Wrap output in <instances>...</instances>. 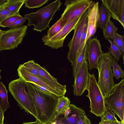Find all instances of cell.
Returning <instances> with one entry per match:
<instances>
[{
	"label": "cell",
	"mask_w": 124,
	"mask_h": 124,
	"mask_svg": "<svg viewBox=\"0 0 124 124\" xmlns=\"http://www.w3.org/2000/svg\"><path fill=\"white\" fill-rule=\"evenodd\" d=\"M26 90L35 106L36 119L42 124L49 122L56 115V106L60 97L43 91L30 83L26 82Z\"/></svg>",
	"instance_id": "obj_1"
},
{
	"label": "cell",
	"mask_w": 124,
	"mask_h": 124,
	"mask_svg": "<svg viewBox=\"0 0 124 124\" xmlns=\"http://www.w3.org/2000/svg\"><path fill=\"white\" fill-rule=\"evenodd\" d=\"M113 57L108 51L103 53L97 62L99 77L98 85L104 96L108 95L115 85L111 67Z\"/></svg>",
	"instance_id": "obj_2"
},
{
	"label": "cell",
	"mask_w": 124,
	"mask_h": 124,
	"mask_svg": "<svg viewBox=\"0 0 124 124\" xmlns=\"http://www.w3.org/2000/svg\"><path fill=\"white\" fill-rule=\"evenodd\" d=\"M62 3L56 0L35 12L25 14L24 17L28 20V26L34 25L33 29L40 32L49 27V24L54 14L59 9Z\"/></svg>",
	"instance_id": "obj_3"
},
{
	"label": "cell",
	"mask_w": 124,
	"mask_h": 124,
	"mask_svg": "<svg viewBox=\"0 0 124 124\" xmlns=\"http://www.w3.org/2000/svg\"><path fill=\"white\" fill-rule=\"evenodd\" d=\"M26 82L21 78L11 81L9 90L22 109L37 118L36 109L33 101L26 90Z\"/></svg>",
	"instance_id": "obj_4"
},
{
	"label": "cell",
	"mask_w": 124,
	"mask_h": 124,
	"mask_svg": "<svg viewBox=\"0 0 124 124\" xmlns=\"http://www.w3.org/2000/svg\"><path fill=\"white\" fill-rule=\"evenodd\" d=\"M17 71L20 78L25 82L32 83L46 92L59 97L64 96L66 93V85L62 87L55 86L43 79L37 77L29 72L22 64L19 66Z\"/></svg>",
	"instance_id": "obj_5"
},
{
	"label": "cell",
	"mask_w": 124,
	"mask_h": 124,
	"mask_svg": "<svg viewBox=\"0 0 124 124\" xmlns=\"http://www.w3.org/2000/svg\"><path fill=\"white\" fill-rule=\"evenodd\" d=\"M86 96L90 100L91 108L90 111L97 117H101L105 108L104 96L98 85L96 78L93 73L89 74V81Z\"/></svg>",
	"instance_id": "obj_6"
},
{
	"label": "cell",
	"mask_w": 124,
	"mask_h": 124,
	"mask_svg": "<svg viewBox=\"0 0 124 124\" xmlns=\"http://www.w3.org/2000/svg\"><path fill=\"white\" fill-rule=\"evenodd\" d=\"M104 98L106 108L113 111L124 124V79L115 84L111 92Z\"/></svg>",
	"instance_id": "obj_7"
},
{
	"label": "cell",
	"mask_w": 124,
	"mask_h": 124,
	"mask_svg": "<svg viewBox=\"0 0 124 124\" xmlns=\"http://www.w3.org/2000/svg\"><path fill=\"white\" fill-rule=\"evenodd\" d=\"M27 26L21 25L2 31L0 38V51L10 50L17 47L25 36Z\"/></svg>",
	"instance_id": "obj_8"
},
{
	"label": "cell",
	"mask_w": 124,
	"mask_h": 124,
	"mask_svg": "<svg viewBox=\"0 0 124 124\" xmlns=\"http://www.w3.org/2000/svg\"><path fill=\"white\" fill-rule=\"evenodd\" d=\"M91 0H67L66 5L61 18L65 26L80 15L84 14L92 4Z\"/></svg>",
	"instance_id": "obj_9"
},
{
	"label": "cell",
	"mask_w": 124,
	"mask_h": 124,
	"mask_svg": "<svg viewBox=\"0 0 124 124\" xmlns=\"http://www.w3.org/2000/svg\"><path fill=\"white\" fill-rule=\"evenodd\" d=\"M83 15H80L67 24L57 34L52 38L42 37L41 39L45 45L53 49H57L62 47L66 37L72 30H74Z\"/></svg>",
	"instance_id": "obj_10"
},
{
	"label": "cell",
	"mask_w": 124,
	"mask_h": 124,
	"mask_svg": "<svg viewBox=\"0 0 124 124\" xmlns=\"http://www.w3.org/2000/svg\"><path fill=\"white\" fill-rule=\"evenodd\" d=\"M87 16V11L74 29L73 36L68 44L69 50L67 58L71 64L73 63L76 58L79 46L83 26Z\"/></svg>",
	"instance_id": "obj_11"
},
{
	"label": "cell",
	"mask_w": 124,
	"mask_h": 124,
	"mask_svg": "<svg viewBox=\"0 0 124 124\" xmlns=\"http://www.w3.org/2000/svg\"><path fill=\"white\" fill-rule=\"evenodd\" d=\"M88 62L84 61L82 63L76 77L73 87L74 95L81 96L87 90L88 81Z\"/></svg>",
	"instance_id": "obj_12"
},
{
	"label": "cell",
	"mask_w": 124,
	"mask_h": 124,
	"mask_svg": "<svg viewBox=\"0 0 124 124\" xmlns=\"http://www.w3.org/2000/svg\"><path fill=\"white\" fill-rule=\"evenodd\" d=\"M88 67L90 70L98 69L97 62L103 53L100 40L94 37L87 42Z\"/></svg>",
	"instance_id": "obj_13"
},
{
	"label": "cell",
	"mask_w": 124,
	"mask_h": 124,
	"mask_svg": "<svg viewBox=\"0 0 124 124\" xmlns=\"http://www.w3.org/2000/svg\"><path fill=\"white\" fill-rule=\"evenodd\" d=\"M111 17L124 27V0H102Z\"/></svg>",
	"instance_id": "obj_14"
},
{
	"label": "cell",
	"mask_w": 124,
	"mask_h": 124,
	"mask_svg": "<svg viewBox=\"0 0 124 124\" xmlns=\"http://www.w3.org/2000/svg\"><path fill=\"white\" fill-rule=\"evenodd\" d=\"M99 2H93L88 9L87 28L86 41L90 39L96 31L99 19Z\"/></svg>",
	"instance_id": "obj_15"
},
{
	"label": "cell",
	"mask_w": 124,
	"mask_h": 124,
	"mask_svg": "<svg viewBox=\"0 0 124 124\" xmlns=\"http://www.w3.org/2000/svg\"><path fill=\"white\" fill-rule=\"evenodd\" d=\"M69 107L71 111L66 116L60 114L61 121L65 124H77L79 116L85 113V111L73 104H70Z\"/></svg>",
	"instance_id": "obj_16"
},
{
	"label": "cell",
	"mask_w": 124,
	"mask_h": 124,
	"mask_svg": "<svg viewBox=\"0 0 124 124\" xmlns=\"http://www.w3.org/2000/svg\"><path fill=\"white\" fill-rule=\"evenodd\" d=\"M87 43L79 55L76 58L71 64L73 69V74L74 78L76 77L82 63L87 59Z\"/></svg>",
	"instance_id": "obj_17"
},
{
	"label": "cell",
	"mask_w": 124,
	"mask_h": 124,
	"mask_svg": "<svg viewBox=\"0 0 124 124\" xmlns=\"http://www.w3.org/2000/svg\"><path fill=\"white\" fill-rule=\"evenodd\" d=\"M111 17L108 9L102 3L99 7V19L97 27L103 30L108 21L110 20Z\"/></svg>",
	"instance_id": "obj_18"
},
{
	"label": "cell",
	"mask_w": 124,
	"mask_h": 124,
	"mask_svg": "<svg viewBox=\"0 0 124 124\" xmlns=\"http://www.w3.org/2000/svg\"><path fill=\"white\" fill-rule=\"evenodd\" d=\"M36 66L38 73L41 78L46 80L52 85L57 87H62L64 85L60 84L57 79L52 76L44 67L36 63Z\"/></svg>",
	"instance_id": "obj_19"
},
{
	"label": "cell",
	"mask_w": 124,
	"mask_h": 124,
	"mask_svg": "<svg viewBox=\"0 0 124 124\" xmlns=\"http://www.w3.org/2000/svg\"><path fill=\"white\" fill-rule=\"evenodd\" d=\"M25 0H7L4 8L14 15L19 14V11Z\"/></svg>",
	"instance_id": "obj_20"
},
{
	"label": "cell",
	"mask_w": 124,
	"mask_h": 124,
	"mask_svg": "<svg viewBox=\"0 0 124 124\" xmlns=\"http://www.w3.org/2000/svg\"><path fill=\"white\" fill-rule=\"evenodd\" d=\"M8 93L5 85L0 82V107L3 113L10 106L8 101Z\"/></svg>",
	"instance_id": "obj_21"
},
{
	"label": "cell",
	"mask_w": 124,
	"mask_h": 124,
	"mask_svg": "<svg viewBox=\"0 0 124 124\" xmlns=\"http://www.w3.org/2000/svg\"><path fill=\"white\" fill-rule=\"evenodd\" d=\"M70 101L67 97L64 96L58 98L56 107L57 114H63L65 110L69 107Z\"/></svg>",
	"instance_id": "obj_22"
},
{
	"label": "cell",
	"mask_w": 124,
	"mask_h": 124,
	"mask_svg": "<svg viewBox=\"0 0 124 124\" xmlns=\"http://www.w3.org/2000/svg\"><path fill=\"white\" fill-rule=\"evenodd\" d=\"M65 26L60 18L48 31L47 35H45L43 37L46 38H51L57 34Z\"/></svg>",
	"instance_id": "obj_23"
},
{
	"label": "cell",
	"mask_w": 124,
	"mask_h": 124,
	"mask_svg": "<svg viewBox=\"0 0 124 124\" xmlns=\"http://www.w3.org/2000/svg\"><path fill=\"white\" fill-rule=\"evenodd\" d=\"M118 29L110 20H109L102 30L104 38L106 39L108 38L112 39L117 32Z\"/></svg>",
	"instance_id": "obj_24"
},
{
	"label": "cell",
	"mask_w": 124,
	"mask_h": 124,
	"mask_svg": "<svg viewBox=\"0 0 124 124\" xmlns=\"http://www.w3.org/2000/svg\"><path fill=\"white\" fill-rule=\"evenodd\" d=\"M107 39L110 44V47H108L109 49L108 52L113 57V59L117 62L118 61L122 55V54L118 47L110 39L108 38Z\"/></svg>",
	"instance_id": "obj_25"
},
{
	"label": "cell",
	"mask_w": 124,
	"mask_h": 124,
	"mask_svg": "<svg viewBox=\"0 0 124 124\" xmlns=\"http://www.w3.org/2000/svg\"><path fill=\"white\" fill-rule=\"evenodd\" d=\"M87 16L83 26L79 46L76 58L79 55L87 43L86 40L87 35Z\"/></svg>",
	"instance_id": "obj_26"
},
{
	"label": "cell",
	"mask_w": 124,
	"mask_h": 124,
	"mask_svg": "<svg viewBox=\"0 0 124 124\" xmlns=\"http://www.w3.org/2000/svg\"><path fill=\"white\" fill-rule=\"evenodd\" d=\"M112 70L113 76L118 80L120 78H122L124 77V72L121 67L118 63L117 62L113 59V61Z\"/></svg>",
	"instance_id": "obj_27"
},
{
	"label": "cell",
	"mask_w": 124,
	"mask_h": 124,
	"mask_svg": "<svg viewBox=\"0 0 124 124\" xmlns=\"http://www.w3.org/2000/svg\"><path fill=\"white\" fill-rule=\"evenodd\" d=\"M22 65L24 68L29 72L37 77L41 78L38 73L36 66V63L34 61H29Z\"/></svg>",
	"instance_id": "obj_28"
},
{
	"label": "cell",
	"mask_w": 124,
	"mask_h": 124,
	"mask_svg": "<svg viewBox=\"0 0 124 124\" xmlns=\"http://www.w3.org/2000/svg\"><path fill=\"white\" fill-rule=\"evenodd\" d=\"M124 35H120L116 32L114 34L111 39L123 54L124 53Z\"/></svg>",
	"instance_id": "obj_29"
},
{
	"label": "cell",
	"mask_w": 124,
	"mask_h": 124,
	"mask_svg": "<svg viewBox=\"0 0 124 124\" xmlns=\"http://www.w3.org/2000/svg\"><path fill=\"white\" fill-rule=\"evenodd\" d=\"M48 0H26L25 2V7L29 8H38L47 3Z\"/></svg>",
	"instance_id": "obj_30"
},
{
	"label": "cell",
	"mask_w": 124,
	"mask_h": 124,
	"mask_svg": "<svg viewBox=\"0 0 124 124\" xmlns=\"http://www.w3.org/2000/svg\"><path fill=\"white\" fill-rule=\"evenodd\" d=\"M23 17L20 14L11 16L7 18L2 21L0 23V26L4 27H7L9 25Z\"/></svg>",
	"instance_id": "obj_31"
},
{
	"label": "cell",
	"mask_w": 124,
	"mask_h": 124,
	"mask_svg": "<svg viewBox=\"0 0 124 124\" xmlns=\"http://www.w3.org/2000/svg\"><path fill=\"white\" fill-rule=\"evenodd\" d=\"M101 120H108L114 122H119L115 117L114 112L110 109L106 108L104 114L101 117Z\"/></svg>",
	"instance_id": "obj_32"
},
{
	"label": "cell",
	"mask_w": 124,
	"mask_h": 124,
	"mask_svg": "<svg viewBox=\"0 0 124 124\" xmlns=\"http://www.w3.org/2000/svg\"><path fill=\"white\" fill-rule=\"evenodd\" d=\"M14 15L5 9L3 6L0 7V23L7 18Z\"/></svg>",
	"instance_id": "obj_33"
},
{
	"label": "cell",
	"mask_w": 124,
	"mask_h": 124,
	"mask_svg": "<svg viewBox=\"0 0 124 124\" xmlns=\"http://www.w3.org/2000/svg\"><path fill=\"white\" fill-rule=\"evenodd\" d=\"M77 124H91V123L90 119L85 113L79 116Z\"/></svg>",
	"instance_id": "obj_34"
},
{
	"label": "cell",
	"mask_w": 124,
	"mask_h": 124,
	"mask_svg": "<svg viewBox=\"0 0 124 124\" xmlns=\"http://www.w3.org/2000/svg\"><path fill=\"white\" fill-rule=\"evenodd\" d=\"M26 21V18L23 17L22 18L17 20L12 24L9 25L7 27L12 28L19 27L23 25Z\"/></svg>",
	"instance_id": "obj_35"
},
{
	"label": "cell",
	"mask_w": 124,
	"mask_h": 124,
	"mask_svg": "<svg viewBox=\"0 0 124 124\" xmlns=\"http://www.w3.org/2000/svg\"><path fill=\"white\" fill-rule=\"evenodd\" d=\"M46 124H65L61 121L60 114L56 115L52 119Z\"/></svg>",
	"instance_id": "obj_36"
},
{
	"label": "cell",
	"mask_w": 124,
	"mask_h": 124,
	"mask_svg": "<svg viewBox=\"0 0 124 124\" xmlns=\"http://www.w3.org/2000/svg\"><path fill=\"white\" fill-rule=\"evenodd\" d=\"M99 124H124L121 121L119 122H111L108 120H101Z\"/></svg>",
	"instance_id": "obj_37"
},
{
	"label": "cell",
	"mask_w": 124,
	"mask_h": 124,
	"mask_svg": "<svg viewBox=\"0 0 124 124\" xmlns=\"http://www.w3.org/2000/svg\"><path fill=\"white\" fill-rule=\"evenodd\" d=\"M4 113L0 107V124H3Z\"/></svg>",
	"instance_id": "obj_38"
},
{
	"label": "cell",
	"mask_w": 124,
	"mask_h": 124,
	"mask_svg": "<svg viewBox=\"0 0 124 124\" xmlns=\"http://www.w3.org/2000/svg\"><path fill=\"white\" fill-rule=\"evenodd\" d=\"M22 124H42L39 120L36 119L35 122L24 123Z\"/></svg>",
	"instance_id": "obj_39"
},
{
	"label": "cell",
	"mask_w": 124,
	"mask_h": 124,
	"mask_svg": "<svg viewBox=\"0 0 124 124\" xmlns=\"http://www.w3.org/2000/svg\"><path fill=\"white\" fill-rule=\"evenodd\" d=\"M7 0H0V7L4 6L7 2Z\"/></svg>",
	"instance_id": "obj_40"
},
{
	"label": "cell",
	"mask_w": 124,
	"mask_h": 124,
	"mask_svg": "<svg viewBox=\"0 0 124 124\" xmlns=\"http://www.w3.org/2000/svg\"><path fill=\"white\" fill-rule=\"evenodd\" d=\"M2 31L0 29V38L2 33Z\"/></svg>",
	"instance_id": "obj_41"
},
{
	"label": "cell",
	"mask_w": 124,
	"mask_h": 124,
	"mask_svg": "<svg viewBox=\"0 0 124 124\" xmlns=\"http://www.w3.org/2000/svg\"><path fill=\"white\" fill-rule=\"evenodd\" d=\"M0 78H1V77H0Z\"/></svg>",
	"instance_id": "obj_42"
}]
</instances>
